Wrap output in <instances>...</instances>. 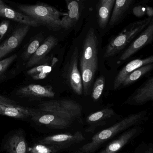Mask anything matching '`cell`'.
Listing matches in <instances>:
<instances>
[{
    "label": "cell",
    "instance_id": "obj_3",
    "mask_svg": "<svg viewBox=\"0 0 153 153\" xmlns=\"http://www.w3.org/2000/svg\"><path fill=\"white\" fill-rule=\"evenodd\" d=\"M19 10L36 21L53 31L62 28L60 16L62 13L55 8L45 4L21 6Z\"/></svg>",
    "mask_w": 153,
    "mask_h": 153
},
{
    "label": "cell",
    "instance_id": "obj_17",
    "mask_svg": "<svg viewBox=\"0 0 153 153\" xmlns=\"http://www.w3.org/2000/svg\"><path fill=\"white\" fill-rule=\"evenodd\" d=\"M58 61V59L56 58H53L51 62L47 59H44L40 63L29 70L27 71V74L35 80L45 79L51 73L53 67Z\"/></svg>",
    "mask_w": 153,
    "mask_h": 153
},
{
    "label": "cell",
    "instance_id": "obj_33",
    "mask_svg": "<svg viewBox=\"0 0 153 153\" xmlns=\"http://www.w3.org/2000/svg\"><path fill=\"white\" fill-rule=\"evenodd\" d=\"M5 5V4L3 3V1L1 0H0V16L1 17V10L3 6Z\"/></svg>",
    "mask_w": 153,
    "mask_h": 153
},
{
    "label": "cell",
    "instance_id": "obj_18",
    "mask_svg": "<svg viewBox=\"0 0 153 153\" xmlns=\"http://www.w3.org/2000/svg\"><path fill=\"white\" fill-rule=\"evenodd\" d=\"M84 94L87 95L90 90L97 68V62L90 63H80Z\"/></svg>",
    "mask_w": 153,
    "mask_h": 153
},
{
    "label": "cell",
    "instance_id": "obj_31",
    "mask_svg": "<svg viewBox=\"0 0 153 153\" xmlns=\"http://www.w3.org/2000/svg\"><path fill=\"white\" fill-rule=\"evenodd\" d=\"M0 104L7 105H19L17 102L12 99L7 98L5 97L0 95Z\"/></svg>",
    "mask_w": 153,
    "mask_h": 153
},
{
    "label": "cell",
    "instance_id": "obj_6",
    "mask_svg": "<svg viewBox=\"0 0 153 153\" xmlns=\"http://www.w3.org/2000/svg\"><path fill=\"white\" fill-rule=\"evenodd\" d=\"M82 132L76 131L73 134L62 133L48 136L40 140V143L53 145L59 149L70 147L85 140Z\"/></svg>",
    "mask_w": 153,
    "mask_h": 153
},
{
    "label": "cell",
    "instance_id": "obj_24",
    "mask_svg": "<svg viewBox=\"0 0 153 153\" xmlns=\"http://www.w3.org/2000/svg\"><path fill=\"white\" fill-rule=\"evenodd\" d=\"M153 63H152L146 64L137 68L126 77L121 86L124 87L136 82L144 75L151 71L153 69Z\"/></svg>",
    "mask_w": 153,
    "mask_h": 153
},
{
    "label": "cell",
    "instance_id": "obj_4",
    "mask_svg": "<svg viewBox=\"0 0 153 153\" xmlns=\"http://www.w3.org/2000/svg\"><path fill=\"white\" fill-rule=\"evenodd\" d=\"M41 111L72 122L82 115V106L79 103L70 99L51 100L43 102L39 105Z\"/></svg>",
    "mask_w": 153,
    "mask_h": 153
},
{
    "label": "cell",
    "instance_id": "obj_10",
    "mask_svg": "<svg viewBox=\"0 0 153 153\" xmlns=\"http://www.w3.org/2000/svg\"><path fill=\"white\" fill-rule=\"evenodd\" d=\"M16 94L23 97L51 98L55 96V93L51 86L31 84L18 89Z\"/></svg>",
    "mask_w": 153,
    "mask_h": 153
},
{
    "label": "cell",
    "instance_id": "obj_14",
    "mask_svg": "<svg viewBox=\"0 0 153 153\" xmlns=\"http://www.w3.org/2000/svg\"><path fill=\"white\" fill-rule=\"evenodd\" d=\"M58 39L53 36H48L43 43L38 47L36 51L28 59L27 68H31L40 63L45 59L48 53L57 45Z\"/></svg>",
    "mask_w": 153,
    "mask_h": 153
},
{
    "label": "cell",
    "instance_id": "obj_1",
    "mask_svg": "<svg viewBox=\"0 0 153 153\" xmlns=\"http://www.w3.org/2000/svg\"><path fill=\"white\" fill-rule=\"evenodd\" d=\"M146 115V111H144L127 116L114 125L95 134L91 140L79 148V150L81 153H94L102 145L112 139L119 133L145 120Z\"/></svg>",
    "mask_w": 153,
    "mask_h": 153
},
{
    "label": "cell",
    "instance_id": "obj_11",
    "mask_svg": "<svg viewBox=\"0 0 153 153\" xmlns=\"http://www.w3.org/2000/svg\"><path fill=\"white\" fill-rule=\"evenodd\" d=\"M153 99V78L151 77L133 93L126 102L133 105H142Z\"/></svg>",
    "mask_w": 153,
    "mask_h": 153
},
{
    "label": "cell",
    "instance_id": "obj_7",
    "mask_svg": "<svg viewBox=\"0 0 153 153\" xmlns=\"http://www.w3.org/2000/svg\"><path fill=\"white\" fill-rule=\"evenodd\" d=\"M153 39V21L152 19L138 37L132 41L129 46L123 52L120 57V60H126L140 49L150 44Z\"/></svg>",
    "mask_w": 153,
    "mask_h": 153
},
{
    "label": "cell",
    "instance_id": "obj_5",
    "mask_svg": "<svg viewBox=\"0 0 153 153\" xmlns=\"http://www.w3.org/2000/svg\"><path fill=\"white\" fill-rule=\"evenodd\" d=\"M78 48L76 47L68 63L66 75L67 81L71 89L74 93L80 96L83 94V88L82 78L78 68Z\"/></svg>",
    "mask_w": 153,
    "mask_h": 153
},
{
    "label": "cell",
    "instance_id": "obj_9",
    "mask_svg": "<svg viewBox=\"0 0 153 153\" xmlns=\"http://www.w3.org/2000/svg\"><path fill=\"white\" fill-rule=\"evenodd\" d=\"M29 26L24 25L16 29L13 34L0 45V59L16 49L26 36L30 29Z\"/></svg>",
    "mask_w": 153,
    "mask_h": 153
},
{
    "label": "cell",
    "instance_id": "obj_25",
    "mask_svg": "<svg viewBox=\"0 0 153 153\" xmlns=\"http://www.w3.org/2000/svg\"><path fill=\"white\" fill-rule=\"evenodd\" d=\"M60 149L55 146L40 143L34 145L29 149L32 153H55Z\"/></svg>",
    "mask_w": 153,
    "mask_h": 153
},
{
    "label": "cell",
    "instance_id": "obj_16",
    "mask_svg": "<svg viewBox=\"0 0 153 153\" xmlns=\"http://www.w3.org/2000/svg\"><path fill=\"white\" fill-rule=\"evenodd\" d=\"M114 114V111L113 109L106 108L88 115L86 118V122L89 127L86 130L87 132H92L98 126L104 125L106 121Z\"/></svg>",
    "mask_w": 153,
    "mask_h": 153
},
{
    "label": "cell",
    "instance_id": "obj_12",
    "mask_svg": "<svg viewBox=\"0 0 153 153\" xmlns=\"http://www.w3.org/2000/svg\"><path fill=\"white\" fill-rule=\"evenodd\" d=\"M31 117L34 121L53 129L67 128L72 123L50 113L43 114L34 111Z\"/></svg>",
    "mask_w": 153,
    "mask_h": 153
},
{
    "label": "cell",
    "instance_id": "obj_20",
    "mask_svg": "<svg viewBox=\"0 0 153 153\" xmlns=\"http://www.w3.org/2000/svg\"><path fill=\"white\" fill-rule=\"evenodd\" d=\"M1 17L7 18L19 23H21L24 25L29 26L37 27L41 26L40 23L32 18L30 17L27 15H24L22 13L13 10L9 7L6 6L5 4L2 8Z\"/></svg>",
    "mask_w": 153,
    "mask_h": 153
},
{
    "label": "cell",
    "instance_id": "obj_22",
    "mask_svg": "<svg viewBox=\"0 0 153 153\" xmlns=\"http://www.w3.org/2000/svg\"><path fill=\"white\" fill-rule=\"evenodd\" d=\"M134 0H115L109 25L114 26L121 21Z\"/></svg>",
    "mask_w": 153,
    "mask_h": 153
},
{
    "label": "cell",
    "instance_id": "obj_2",
    "mask_svg": "<svg viewBox=\"0 0 153 153\" xmlns=\"http://www.w3.org/2000/svg\"><path fill=\"white\" fill-rule=\"evenodd\" d=\"M152 20V18L148 17L127 25L121 32L113 37L107 45L104 58H108L114 56L122 51L146 28Z\"/></svg>",
    "mask_w": 153,
    "mask_h": 153
},
{
    "label": "cell",
    "instance_id": "obj_32",
    "mask_svg": "<svg viewBox=\"0 0 153 153\" xmlns=\"http://www.w3.org/2000/svg\"><path fill=\"white\" fill-rule=\"evenodd\" d=\"M146 14L148 17L152 18L153 16V10L152 7L147 6L146 7Z\"/></svg>",
    "mask_w": 153,
    "mask_h": 153
},
{
    "label": "cell",
    "instance_id": "obj_30",
    "mask_svg": "<svg viewBox=\"0 0 153 153\" xmlns=\"http://www.w3.org/2000/svg\"><path fill=\"white\" fill-rule=\"evenodd\" d=\"M9 22L7 20L2 21L0 24V41L3 38L8 30Z\"/></svg>",
    "mask_w": 153,
    "mask_h": 153
},
{
    "label": "cell",
    "instance_id": "obj_23",
    "mask_svg": "<svg viewBox=\"0 0 153 153\" xmlns=\"http://www.w3.org/2000/svg\"><path fill=\"white\" fill-rule=\"evenodd\" d=\"M33 110L27 109L20 105H7L0 104V114L17 119H25L31 116Z\"/></svg>",
    "mask_w": 153,
    "mask_h": 153
},
{
    "label": "cell",
    "instance_id": "obj_26",
    "mask_svg": "<svg viewBox=\"0 0 153 153\" xmlns=\"http://www.w3.org/2000/svg\"><path fill=\"white\" fill-rule=\"evenodd\" d=\"M105 84V78L102 76L99 77L95 81L92 92V98L97 101L100 98L103 91Z\"/></svg>",
    "mask_w": 153,
    "mask_h": 153
},
{
    "label": "cell",
    "instance_id": "obj_28",
    "mask_svg": "<svg viewBox=\"0 0 153 153\" xmlns=\"http://www.w3.org/2000/svg\"><path fill=\"white\" fill-rule=\"evenodd\" d=\"M17 56L16 54H15L0 61V76L7 70L10 64L17 59Z\"/></svg>",
    "mask_w": 153,
    "mask_h": 153
},
{
    "label": "cell",
    "instance_id": "obj_21",
    "mask_svg": "<svg viewBox=\"0 0 153 153\" xmlns=\"http://www.w3.org/2000/svg\"><path fill=\"white\" fill-rule=\"evenodd\" d=\"M27 143L23 135L16 134L11 136L4 146V150L10 153H25Z\"/></svg>",
    "mask_w": 153,
    "mask_h": 153
},
{
    "label": "cell",
    "instance_id": "obj_13",
    "mask_svg": "<svg viewBox=\"0 0 153 153\" xmlns=\"http://www.w3.org/2000/svg\"><path fill=\"white\" fill-rule=\"evenodd\" d=\"M153 62V55H151L145 59H136L130 62L123 68L115 76L113 84L114 90H116L119 89L126 77L128 76L133 71L141 66L152 63Z\"/></svg>",
    "mask_w": 153,
    "mask_h": 153
},
{
    "label": "cell",
    "instance_id": "obj_15",
    "mask_svg": "<svg viewBox=\"0 0 153 153\" xmlns=\"http://www.w3.org/2000/svg\"><path fill=\"white\" fill-rule=\"evenodd\" d=\"M68 12L61 19L62 28L68 30L75 25L79 19L81 9L78 0H65Z\"/></svg>",
    "mask_w": 153,
    "mask_h": 153
},
{
    "label": "cell",
    "instance_id": "obj_29",
    "mask_svg": "<svg viewBox=\"0 0 153 153\" xmlns=\"http://www.w3.org/2000/svg\"><path fill=\"white\" fill-rule=\"evenodd\" d=\"M134 16L140 18L146 15V8L141 6L135 7L132 10Z\"/></svg>",
    "mask_w": 153,
    "mask_h": 153
},
{
    "label": "cell",
    "instance_id": "obj_27",
    "mask_svg": "<svg viewBox=\"0 0 153 153\" xmlns=\"http://www.w3.org/2000/svg\"><path fill=\"white\" fill-rule=\"evenodd\" d=\"M41 40L36 39L29 44L26 51L24 53L23 58L25 60H27L36 51L40 46Z\"/></svg>",
    "mask_w": 153,
    "mask_h": 153
},
{
    "label": "cell",
    "instance_id": "obj_8",
    "mask_svg": "<svg viewBox=\"0 0 153 153\" xmlns=\"http://www.w3.org/2000/svg\"><path fill=\"white\" fill-rule=\"evenodd\" d=\"M141 128L133 126L122 133L117 139L110 142L100 153H115L119 152L128 143L135 138L141 131Z\"/></svg>",
    "mask_w": 153,
    "mask_h": 153
},
{
    "label": "cell",
    "instance_id": "obj_19",
    "mask_svg": "<svg viewBox=\"0 0 153 153\" xmlns=\"http://www.w3.org/2000/svg\"><path fill=\"white\" fill-rule=\"evenodd\" d=\"M115 0H100L97 8V22L100 28H105L109 23Z\"/></svg>",
    "mask_w": 153,
    "mask_h": 153
}]
</instances>
